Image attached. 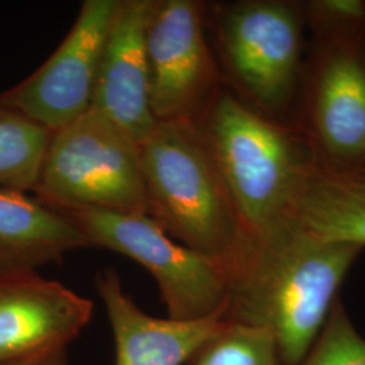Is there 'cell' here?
Masks as SVG:
<instances>
[{"label": "cell", "mask_w": 365, "mask_h": 365, "mask_svg": "<svg viewBox=\"0 0 365 365\" xmlns=\"http://www.w3.org/2000/svg\"><path fill=\"white\" fill-rule=\"evenodd\" d=\"M206 4L150 0L145 43L156 122H196L223 86L210 42Z\"/></svg>", "instance_id": "8"}, {"label": "cell", "mask_w": 365, "mask_h": 365, "mask_svg": "<svg viewBox=\"0 0 365 365\" xmlns=\"http://www.w3.org/2000/svg\"><path fill=\"white\" fill-rule=\"evenodd\" d=\"M63 351H66L64 346H57V348H49L45 351H41L38 353H34L31 356H27L24 359L10 361V363H4L0 365H51L53 360L56 359V356Z\"/></svg>", "instance_id": "19"}, {"label": "cell", "mask_w": 365, "mask_h": 365, "mask_svg": "<svg viewBox=\"0 0 365 365\" xmlns=\"http://www.w3.org/2000/svg\"><path fill=\"white\" fill-rule=\"evenodd\" d=\"M312 37L291 128L317 170L365 176V25Z\"/></svg>", "instance_id": "5"}, {"label": "cell", "mask_w": 365, "mask_h": 365, "mask_svg": "<svg viewBox=\"0 0 365 365\" xmlns=\"http://www.w3.org/2000/svg\"><path fill=\"white\" fill-rule=\"evenodd\" d=\"M303 11L312 36L365 25V0H306Z\"/></svg>", "instance_id": "18"}, {"label": "cell", "mask_w": 365, "mask_h": 365, "mask_svg": "<svg viewBox=\"0 0 365 365\" xmlns=\"http://www.w3.org/2000/svg\"><path fill=\"white\" fill-rule=\"evenodd\" d=\"M363 247L325 241L291 222L242 238L229 262L223 318L274 339L283 365H299L339 299Z\"/></svg>", "instance_id": "1"}, {"label": "cell", "mask_w": 365, "mask_h": 365, "mask_svg": "<svg viewBox=\"0 0 365 365\" xmlns=\"http://www.w3.org/2000/svg\"><path fill=\"white\" fill-rule=\"evenodd\" d=\"M33 192L61 212L148 215L140 144L90 108L53 133Z\"/></svg>", "instance_id": "6"}, {"label": "cell", "mask_w": 365, "mask_h": 365, "mask_svg": "<svg viewBox=\"0 0 365 365\" xmlns=\"http://www.w3.org/2000/svg\"><path fill=\"white\" fill-rule=\"evenodd\" d=\"M91 244L66 212L24 191L0 188V269L37 271Z\"/></svg>", "instance_id": "13"}, {"label": "cell", "mask_w": 365, "mask_h": 365, "mask_svg": "<svg viewBox=\"0 0 365 365\" xmlns=\"http://www.w3.org/2000/svg\"><path fill=\"white\" fill-rule=\"evenodd\" d=\"M206 19L223 86L291 126L307 51L303 0L207 3Z\"/></svg>", "instance_id": "3"}, {"label": "cell", "mask_w": 365, "mask_h": 365, "mask_svg": "<svg viewBox=\"0 0 365 365\" xmlns=\"http://www.w3.org/2000/svg\"><path fill=\"white\" fill-rule=\"evenodd\" d=\"M53 133L0 105V188L33 192Z\"/></svg>", "instance_id": "15"}, {"label": "cell", "mask_w": 365, "mask_h": 365, "mask_svg": "<svg viewBox=\"0 0 365 365\" xmlns=\"http://www.w3.org/2000/svg\"><path fill=\"white\" fill-rule=\"evenodd\" d=\"M140 150L148 215L182 245L229 265L241 229L197 122H157Z\"/></svg>", "instance_id": "4"}, {"label": "cell", "mask_w": 365, "mask_h": 365, "mask_svg": "<svg viewBox=\"0 0 365 365\" xmlns=\"http://www.w3.org/2000/svg\"><path fill=\"white\" fill-rule=\"evenodd\" d=\"M196 122L235 207L241 240L289 222L315 170L298 131L262 115L225 86Z\"/></svg>", "instance_id": "2"}, {"label": "cell", "mask_w": 365, "mask_h": 365, "mask_svg": "<svg viewBox=\"0 0 365 365\" xmlns=\"http://www.w3.org/2000/svg\"><path fill=\"white\" fill-rule=\"evenodd\" d=\"M150 0H120L101 54L91 108L141 144L156 126L149 101L146 19Z\"/></svg>", "instance_id": "11"}, {"label": "cell", "mask_w": 365, "mask_h": 365, "mask_svg": "<svg viewBox=\"0 0 365 365\" xmlns=\"http://www.w3.org/2000/svg\"><path fill=\"white\" fill-rule=\"evenodd\" d=\"M120 0H86L56 52L29 78L0 93V105L52 133L91 108L106 37Z\"/></svg>", "instance_id": "9"}, {"label": "cell", "mask_w": 365, "mask_h": 365, "mask_svg": "<svg viewBox=\"0 0 365 365\" xmlns=\"http://www.w3.org/2000/svg\"><path fill=\"white\" fill-rule=\"evenodd\" d=\"M66 214L87 235L92 248L117 252L152 274L168 318L192 321L225 310L227 265L175 241L149 215L98 210Z\"/></svg>", "instance_id": "7"}, {"label": "cell", "mask_w": 365, "mask_h": 365, "mask_svg": "<svg viewBox=\"0 0 365 365\" xmlns=\"http://www.w3.org/2000/svg\"><path fill=\"white\" fill-rule=\"evenodd\" d=\"M289 222L317 238L365 248V176L333 175L315 168Z\"/></svg>", "instance_id": "14"}, {"label": "cell", "mask_w": 365, "mask_h": 365, "mask_svg": "<svg viewBox=\"0 0 365 365\" xmlns=\"http://www.w3.org/2000/svg\"><path fill=\"white\" fill-rule=\"evenodd\" d=\"M114 336L115 365H182L222 327L225 310L206 318L178 321L144 313L122 287L114 269L96 276Z\"/></svg>", "instance_id": "12"}, {"label": "cell", "mask_w": 365, "mask_h": 365, "mask_svg": "<svg viewBox=\"0 0 365 365\" xmlns=\"http://www.w3.org/2000/svg\"><path fill=\"white\" fill-rule=\"evenodd\" d=\"M93 303L30 269H0V364L64 346L91 321Z\"/></svg>", "instance_id": "10"}, {"label": "cell", "mask_w": 365, "mask_h": 365, "mask_svg": "<svg viewBox=\"0 0 365 365\" xmlns=\"http://www.w3.org/2000/svg\"><path fill=\"white\" fill-rule=\"evenodd\" d=\"M187 364L283 365L269 334L226 319Z\"/></svg>", "instance_id": "16"}, {"label": "cell", "mask_w": 365, "mask_h": 365, "mask_svg": "<svg viewBox=\"0 0 365 365\" xmlns=\"http://www.w3.org/2000/svg\"><path fill=\"white\" fill-rule=\"evenodd\" d=\"M299 365H365V339L339 298Z\"/></svg>", "instance_id": "17"}, {"label": "cell", "mask_w": 365, "mask_h": 365, "mask_svg": "<svg viewBox=\"0 0 365 365\" xmlns=\"http://www.w3.org/2000/svg\"><path fill=\"white\" fill-rule=\"evenodd\" d=\"M51 365H68L66 364V351L58 353Z\"/></svg>", "instance_id": "20"}]
</instances>
